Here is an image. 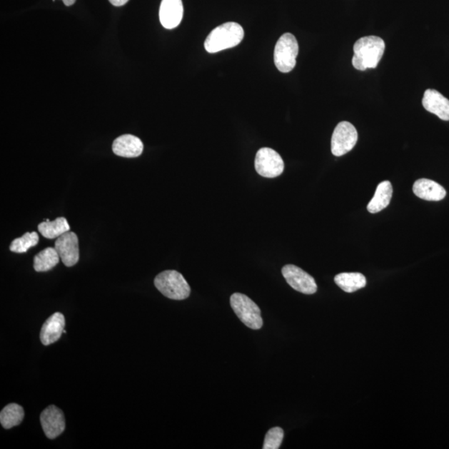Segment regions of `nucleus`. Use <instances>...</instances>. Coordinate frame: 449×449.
Wrapping results in <instances>:
<instances>
[{
    "label": "nucleus",
    "mask_w": 449,
    "mask_h": 449,
    "mask_svg": "<svg viewBox=\"0 0 449 449\" xmlns=\"http://www.w3.org/2000/svg\"><path fill=\"white\" fill-rule=\"evenodd\" d=\"M385 51V43L377 36H366L357 40L354 45L352 64L360 71L375 69Z\"/></svg>",
    "instance_id": "obj_1"
},
{
    "label": "nucleus",
    "mask_w": 449,
    "mask_h": 449,
    "mask_svg": "<svg viewBox=\"0 0 449 449\" xmlns=\"http://www.w3.org/2000/svg\"><path fill=\"white\" fill-rule=\"evenodd\" d=\"M244 29L239 24L228 22L220 25L210 33L205 41V49L210 54L234 48L244 39Z\"/></svg>",
    "instance_id": "obj_2"
},
{
    "label": "nucleus",
    "mask_w": 449,
    "mask_h": 449,
    "mask_svg": "<svg viewBox=\"0 0 449 449\" xmlns=\"http://www.w3.org/2000/svg\"><path fill=\"white\" fill-rule=\"evenodd\" d=\"M154 285L161 294L171 300L183 301L191 294L190 286L176 271H165L156 276Z\"/></svg>",
    "instance_id": "obj_3"
},
{
    "label": "nucleus",
    "mask_w": 449,
    "mask_h": 449,
    "mask_svg": "<svg viewBox=\"0 0 449 449\" xmlns=\"http://www.w3.org/2000/svg\"><path fill=\"white\" fill-rule=\"evenodd\" d=\"M299 44L293 34L286 33L277 41L274 51L276 67L281 73H290L296 65Z\"/></svg>",
    "instance_id": "obj_4"
},
{
    "label": "nucleus",
    "mask_w": 449,
    "mask_h": 449,
    "mask_svg": "<svg viewBox=\"0 0 449 449\" xmlns=\"http://www.w3.org/2000/svg\"><path fill=\"white\" fill-rule=\"evenodd\" d=\"M230 302L232 310L245 326L252 330H260L263 326L259 306L248 296L234 293L231 296Z\"/></svg>",
    "instance_id": "obj_5"
},
{
    "label": "nucleus",
    "mask_w": 449,
    "mask_h": 449,
    "mask_svg": "<svg viewBox=\"0 0 449 449\" xmlns=\"http://www.w3.org/2000/svg\"><path fill=\"white\" fill-rule=\"evenodd\" d=\"M255 168L257 173L261 176L274 178L283 173L285 163L277 151L269 148H263L257 151Z\"/></svg>",
    "instance_id": "obj_6"
},
{
    "label": "nucleus",
    "mask_w": 449,
    "mask_h": 449,
    "mask_svg": "<svg viewBox=\"0 0 449 449\" xmlns=\"http://www.w3.org/2000/svg\"><path fill=\"white\" fill-rule=\"evenodd\" d=\"M358 133L355 126L349 122H341L336 126L331 138V151L336 156L345 155L357 143Z\"/></svg>",
    "instance_id": "obj_7"
},
{
    "label": "nucleus",
    "mask_w": 449,
    "mask_h": 449,
    "mask_svg": "<svg viewBox=\"0 0 449 449\" xmlns=\"http://www.w3.org/2000/svg\"><path fill=\"white\" fill-rule=\"evenodd\" d=\"M282 275H283L287 283L296 291L301 292V293L312 295L317 291V285L315 279L298 266L294 265L285 266L282 268Z\"/></svg>",
    "instance_id": "obj_8"
},
{
    "label": "nucleus",
    "mask_w": 449,
    "mask_h": 449,
    "mask_svg": "<svg viewBox=\"0 0 449 449\" xmlns=\"http://www.w3.org/2000/svg\"><path fill=\"white\" fill-rule=\"evenodd\" d=\"M54 248L56 249L64 265L72 267L79 261V238L72 231H68L59 236L55 241Z\"/></svg>",
    "instance_id": "obj_9"
},
{
    "label": "nucleus",
    "mask_w": 449,
    "mask_h": 449,
    "mask_svg": "<svg viewBox=\"0 0 449 449\" xmlns=\"http://www.w3.org/2000/svg\"><path fill=\"white\" fill-rule=\"evenodd\" d=\"M43 430L49 440H54L65 430V420L61 410L54 405L49 406L40 416Z\"/></svg>",
    "instance_id": "obj_10"
},
{
    "label": "nucleus",
    "mask_w": 449,
    "mask_h": 449,
    "mask_svg": "<svg viewBox=\"0 0 449 449\" xmlns=\"http://www.w3.org/2000/svg\"><path fill=\"white\" fill-rule=\"evenodd\" d=\"M183 17V4L181 0H163L160 6L159 18L161 25L166 29L178 26Z\"/></svg>",
    "instance_id": "obj_11"
},
{
    "label": "nucleus",
    "mask_w": 449,
    "mask_h": 449,
    "mask_svg": "<svg viewBox=\"0 0 449 449\" xmlns=\"http://www.w3.org/2000/svg\"><path fill=\"white\" fill-rule=\"evenodd\" d=\"M144 148L142 141L136 136L125 134L114 140L113 151L114 154L123 158H138Z\"/></svg>",
    "instance_id": "obj_12"
},
{
    "label": "nucleus",
    "mask_w": 449,
    "mask_h": 449,
    "mask_svg": "<svg viewBox=\"0 0 449 449\" xmlns=\"http://www.w3.org/2000/svg\"><path fill=\"white\" fill-rule=\"evenodd\" d=\"M422 103L428 112L435 114L443 121H449V100L437 90H426Z\"/></svg>",
    "instance_id": "obj_13"
},
{
    "label": "nucleus",
    "mask_w": 449,
    "mask_h": 449,
    "mask_svg": "<svg viewBox=\"0 0 449 449\" xmlns=\"http://www.w3.org/2000/svg\"><path fill=\"white\" fill-rule=\"evenodd\" d=\"M65 326V318L61 313L56 312L45 321L40 332V340L44 345H49L61 337Z\"/></svg>",
    "instance_id": "obj_14"
},
{
    "label": "nucleus",
    "mask_w": 449,
    "mask_h": 449,
    "mask_svg": "<svg viewBox=\"0 0 449 449\" xmlns=\"http://www.w3.org/2000/svg\"><path fill=\"white\" fill-rule=\"evenodd\" d=\"M413 191L418 198L431 201H441L447 195L446 190L440 184L426 178L416 181Z\"/></svg>",
    "instance_id": "obj_15"
},
{
    "label": "nucleus",
    "mask_w": 449,
    "mask_h": 449,
    "mask_svg": "<svg viewBox=\"0 0 449 449\" xmlns=\"http://www.w3.org/2000/svg\"><path fill=\"white\" fill-rule=\"evenodd\" d=\"M393 196V186L390 181H385L377 186L374 198L368 204L367 210L370 213H380L390 203Z\"/></svg>",
    "instance_id": "obj_16"
},
{
    "label": "nucleus",
    "mask_w": 449,
    "mask_h": 449,
    "mask_svg": "<svg viewBox=\"0 0 449 449\" xmlns=\"http://www.w3.org/2000/svg\"><path fill=\"white\" fill-rule=\"evenodd\" d=\"M38 230L39 233L45 237V238L52 240L59 238V236L69 231L70 226L66 218H58L54 221L46 220V221L39 223Z\"/></svg>",
    "instance_id": "obj_17"
},
{
    "label": "nucleus",
    "mask_w": 449,
    "mask_h": 449,
    "mask_svg": "<svg viewBox=\"0 0 449 449\" xmlns=\"http://www.w3.org/2000/svg\"><path fill=\"white\" fill-rule=\"evenodd\" d=\"M336 284L340 289L347 292V293H353L366 286V278L361 273H341L335 277Z\"/></svg>",
    "instance_id": "obj_18"
},
{
    "label": "nucleus",
    "mask_w": 449,
    "mask_h": 449,
    "mask_svg": "<svg viewBox=\"0 0 449 449\" xmlns=\"http://www.w3.org/2000/svg\"><path fill=\"white\" fill-rule=\"evenodd\" d=\"M60 260L56 249L48 247L34 256V268L37 272H46L56 266Z\"/></svg>",
    "instance_id": "obj_19"
},
{
    "label": "nucleus",
    "mask_w": 449,
    "mask_h": 449,
    "mask_svg": "<svg viewBox=\"0 0 449 449\" xmlns=\"http://www.w3.org/2000/svg\"><path fill=\"white\" fill-rule=\"evenodd\" d=\"M24 417L23 408L17 403L10 405L3 408L0 413V423L6 430L18 426L22 423Z\"/></svg>",
    "instance_id": "obj_20"
},
{
    "label": "nucleus",
    "mask_w": 449,
    "mask_h": 449,
    "mask_svg": "<svg viewBox=\"0 0 449 449\" xmlns=\"http://www.w3.org/2000/svg\"><path fill=\"white\" fill-rule=\"evenodd\" d=\"M39 241V237L37 232H26L24 236L11 242L9 250L14 253H25L31 247L37 246Z\"/></svg>",
    "instance_id": "obj_21"
},
{
    "label": "nucleus",
    "mask_w": 449,
    "mask_h": 449,
    "mask_svg": "<svg viewBox=\"0 0 449 449\" xmlns=\"http://www.w3.org/2000/svg\"><path fill=\"white\" fill-rule=\"evenodd\" d=\"M284 438V431L281 428L276 427L267 432L263 449H278Z\"/></svg>",
    "instance_id": "obj_22"
},
{
    "label": "nucleus",
    "mask_w": 449,
    "mask_h": 449,
    "mask_svg": "<svg viewBox=\"0 0 449 449\" xmlns=\"http://www.w3.org/2000/svg\"><path fill=\"white\" fill-rule=\"evenodd\" d=\"M129 0H109V2L114 5V6L120 7L127 4Z\"/></svg>",
    "instance_id": "obj_23"
},
{
    "label": "nucleus",
    "mask_w": 449,
    "mask_h": 449,
    "mask_svg": "<svg viewBox=\"0 0 449 449\" xmlns=\"http://www.w3.org/2000/svg\"><path fill=\"white\" fill-rule=\"evenodd\" d=\"M66 6H72V5L76 2V0H63Z\"/></svg>",
    "instance_id": "obj_24"
}]
</instances>
